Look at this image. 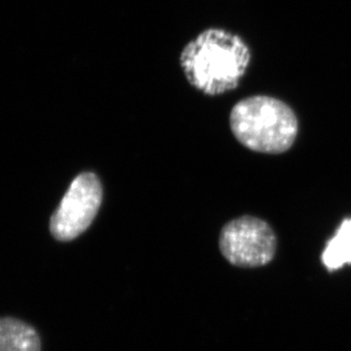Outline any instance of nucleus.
Instances as JSON below:
<instances>
[{
	"instance_id": "4",
	"label": "nucleus",
	"mask_w": 351,
	"mask_h": 351,
	"mask_svg": "<svg viewBox=\"0 0 351 351\" xmlns=\"http://www.w3.org/2000/svg\"><path fill=\"white\" fill-rule=\"evenodd\" d=\"M101 199L103 189L97 176H78L51 217V230L55 239L71 241L84 233L97 215Z\"/></svg>"
},
{
	"instance_id": "5",
	"label": "nucleus",
	"mask_w": 351,
	"mask_h": 351,
	"mask_svg": "<svg viewBox=\"0 0 351 351\" xmlns=\"http://www.w3.org/2000/svg\"><path fill=\"white\" fill-rule=\"evenodd\" d=\"M0 351H41L37 330L14 317H0Z\"/></svg>"
},
{
	"instance_id": "6",
	"label": "nucleus",
	"mask_w": 351,
	"mask_h": 351,
	"mask_svg": "<svg viewBox=\"0 0 351 351\" xmlns=\"http://www.w3.org/2000/svg\"><path fill=\"white\" fill-rule=\"evenodd\" d=\"M322 263L328 271H335L351 263V218L342 221L337 234L328 241Z\"/></svg>"
},
{
	"instance_id": "1",
	"label": "nucleus",
	"mask_w": 351,
	"mask_h": 351,
	"mask_svg": "<svg viewBox=\"0 0 351 351\" xmlns=\"http://www.w3.org/2000/svg\"><path fill=\"white\" fill-rule=\"evenodd\" d=\"M251 48L243 38L213 27L196 34L182 48L179 63L189 85L209 96L237 89L250 66Z\"/></svg>"
},
{
	"instance_id": "2",
	"label": "nucleus",
	"mask_w": 351,
	"mask_h": 351,
	"mask_svg": "<svg viewBox=\"0 0 351 351\" xmlns=\"http://www.w3.org/2000/svg\"><path fill=\"white\" fill-rule=\"evenodd\" d=\"M235 138L254 152L280 154L297 139L299 123L293 110L275 97L257 95L235 104L230 115Z\"/></svg>"
},
{
	"instance_id": "3",
	"label": "nucleus",
	"mask_w": 351,
	"mask_h": 351,
	"mask_svg": "<svg viewBox=\"0 0 351 351\" xmlns=\"http://www.w3.org/2000/svg\"><path fill=\"white\" fill-rule=\"evenodd\" d=\"M219 249L225 259L234 266H265L276 254V235L265 220L252 216L240 217L223 226L220 232Z\"/></svg>"
}]
</instances>
